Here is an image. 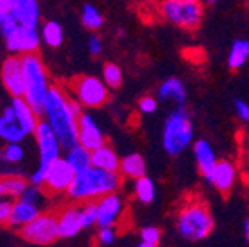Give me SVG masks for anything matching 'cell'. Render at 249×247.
<instances>
[{
  "instance_id": "b9f144b4",
  "label": "cell",
  "mask_w": 249,
  "mask_h": 247,
  "mask_svg": "<svg viewBox=\"0 0 249 247\" xmlns=\"http://www.w3.org/2000/svg\"><path fill=\"white\" fill-rule=\"evenodd\" d=\"M11 9H12V0H0V14L11 12Z\"/></svg>"
},
{
  "instance_id": "d4e9b609",
  "label": "cell",
  "mask_w": 249,
  "mask_h": 247,
  "mask_svg": "<svg viewBox=\"0 0 249 247\" xmlns=\"http://www.w3.org/2000/svg\"><path fill=\"white\" fill-rule=\"evenodd\" d=\"M249 59V40L239 38L232 43L229 52V57H227V64L232 71L241 70L242 66L248 62Z\"/></svg>"
},
{
  "instance_id": "d6a6232c",
  "label": "cell",
  "mask_w": 249,
  "mask_h": 247,
  "mask_svg": "<svg viewBox=\"0 0 249 247\" xmlns=\"http://www.w3.org/2000/svg\"><path fill=\"white\" fill-rule=\"evenodd\" d=\"M80 212H82L83 228H90V227H93V225H97V201L82 202Z\"/></svg>"
},
{
  "instance_id": "cb8c5ba5",
  "label": "cell",
  "mask_w": 249,
  "mask_h": 247,
  "mask_svg": "<svg viewBox=\"0 0 249 247\" xmlns=\"http://www.w3.org/2000/svg\"><path fill=\"white\" fill-rule=\"evenodd\" d=\"M158 93H160V99L175 101L177 104H183L187 97L185 85H183L182 80H178V78H168V80H164L163 83H161Z\"/></svg>"
},
{
  "instance_id": "f35d334b",
  "label": "cell",
  "mask_w": 249,
  "mask_h": 247,
  "mask_svg": "<svg viewBox=\"0 0 249 247\" xmlns=\"http://www.w3.org/2000/svg\"><path fill=\"white\" fill-rule=\"evenodd\" d=\"M156 107H158V102H156V99H152V97L145 95L140 99L139 109L144 112V114H152V112L156 111Z\"/></svg>"
},
{
  "instance_id": "44dd1931",
  "label": "cell",
  "mask_w": 249,
  "mask_h": 247,
  "mask_svg": "<svg viewBox=\"0 0 249 247\" xmlns=\"http://www.w3.org/2000/svg\"><path fill=\"white\" fill-rule=\"evenodd\" d=\"M194 154H196V161H197V168L201 171V175L204 178L210 176L211 170L216 164V156L211 143L208 140H197L194 143Z\"/></svg>"
},
{
  "instance_id": "9c48e42d",
  "label": "cell",
  "mask_w": 249,
  "mask_h": 247,
  "mask_svg": "<svg viewBox=\"0 0 249 247\" xmlns=\"http://www.w3.org/2000/svg\"><path fill=\"white\" fill-rule=\"evenodd\" d=\"M5 47L12 55H24V54H36L40 47V36L36 28L26 26H14L9 33L4 35Z\"/></svg>"
},
{
  "instance_id": "ee69618b",
  "label": "cell",
  "mask_w": 249,
  "mask_h": 247,
  "mask_svg": "<svg viewBox=\"0 0 249 247\" xmlns=\"http://www.w3.org/2000/svg\"><path fill=\"white\" fill-rule=\"evenodd\" d=\"M0 197H5V194H4V183H2V176H0Z\"/></svg>"
},
{
  "instance_id": "30bf717a",
  "label": "cell",
  "mask_w": 249,
  "mask_h": 247,
  "mask_svg": "<svg viewBox=\"0 0 249 247\" xmlns=\"http://www.w3.org/2000/svg\"><path fill=\"white\" fill-rule=\"evenodd\" d=\"M33 135H35V140L38 143L40 168L42 170H49L52 162L61 158V142H59L57 135H55L54 130H52L51 124L47 123V121H40Z\"/></svg>"
},
{
  "instance_id": "74e56055",
  "label": "cell",
  "mask_w": 249,
  "mask_h": 247,
  "mask_svg": "<svg viewBox=\"0 0 249 247\" xmlns=\"http://www.w3.org/2000/svg\"><path fill=\"white\" fill-rule=\"evenodd\" d=\"M14 26H18V23H16V19L12 18L11 12H4V14H0V33H2V35L9 33Z\"/></svg>"
},
{
  "instance_id": "6da1fadb",
  "label": "cell",
  "mask_w": 249,
  "mask_h": 247,
  "mask_svg": "<svg viewBox=\"0 0 249 247\" xmlns=\"http://www.w3.org/2000/svg\"><path fill=\"white\" fill-rule=\"evenodd\" d=\"M82 107L80 102L68 97L62 87L51 85L45 99L43 116L57 135L61 147L66 151L78 143V118L82 116Z\"/></svg>"
},
{
  "instance_id": "8fae6325",
  "label": "cell",
  "mask_w": 249,
  "mask_h": 247,
  "mask_svg": "<svg viewBox=\"0 0 249 247\" xmlns=\"http://www.w3.org/2000/svg\"><path fill=\"white\" fill-rule=\"evenodd\" d=\"M76 171L73 170L70 162L64 158H59L52 162L49 170H47L45 182H43V190H45L49 195H57V194L66 192L70 189L71 182H73Z\"/></svg>"
},
{
  "instance_id": "484cf974",
  "label": "cell",
  "mask_w": 249,
  "mask_h": 247,
  "mask_svg": "<svg viewBox=\"0 0 249 247\" xmlns=\"http://www.w3.org/2000/svg\"><path fill=\"white\" fill-rule=\"evenodd\" d=\"M64 159L73 166V170L76 171V173L92 166V152H90L89 149H85L83 145H80V143H76V145H73L71 149H68L66 158Z\"/></svg>"
},
{
  "instance_id": "277c9868",
  "label": "cell",
  "mask_w": 249,
  "mask_h": 247,
  "mask_svg": "<svg viewBox=\"0 0 249 247\" xmlns=\"http://www.w3.org/2000/svg\"><path fill=\"white\" fill-rule=\"evenodd\" d=\"M214 221L210 209L201 201H189L177 216V232L185 240H202L213 232Z\"/></svg>"
},
{
  "instance_id": "7c38bea8",
  "label": "cell",
  "mask_w": 249,
  "mask_h": 247,
  "mask_svg": "<svg viewBox=\"0 0 249 247\" xmlns=\"http://www.w3.org/2000/svg\"><path fill=\"white\" fill-rule=\"evenodd\" d=\"M124 212H126L124 201L116 192L107 194V195L97 199V225L99 227H118L120 221L123 220Z\"/></svg>"
},
{
  "instance_id": "5bb4252c",
  "label": "cell",
  "mask_w": 249,
  "mask_h": 247,
  "mask_svg": "<svg viewBox=\"0 0 249 247\" xmlns=\"http://www.w3.org/2000/svg\"><path fill=\"white\" fill-rule=\"evenodd\" d=\"M78 143L89 149L90 152L106 145V137L102 133L101 126L95 123L90 114H83L78 118Z\"/></svg>"
},
{
  "instance_id": "1f68e13d",
  "label": "cell",
  "mask_w": 249,
  "mask_h": 247,
  "mask_svg": "<svg viewBox=\"0 0 249 247\" xmlns=\"http://www.w3.org/2000/svg\"><path fill=\"white\" fill-rule=\"evenodd\" d=\"M47 197H49V194L43 190V187L28 185V189L24 190V194L19 197V199H24V201L31 202V204H35V206H38L40 209H43V204H45Z\"/></svg>"
},
{
  "instance_id": "f546056e",
  "label": "cell",
  "mask_w": 249,
  "mask_h": 247,
  "mask_svg": "<svg viewBox=\"0 0 249 247\" xmlns=\"http://www.w3.org/2000/svg\"><path fill=\"white\" fill-rule=\"evenodd\" d=\"M82 24L87 30H99L104 24V16L93 4H85L82 7Z\"/></svg>"
},
{
  "instance_id": "ba28073f",
  "label": "cell",
  "mask_w": 249,
  "mask_h": 247,
  "mask_svg": "<svg viewBox=\"0 0 249 247\" xmlns=\"http://www.w3.org/2000/svg\"><path fill=\"white\" fill-rule=\"evenodd\" d=\"M21 239L26 240L28 244H35V246H51L59 235V225H57V214L51 211H42L38 216L23 228L18 230Z\"/></svg>"
},
{
  "instance_id": "8992f818",
  "label": "cell",
  "mask_w": 249,
  "mask_h": 247,
  "mask_svg": "<svg viewBox=\"0 0 249 247\" xmlns=\"http://www.w3.org/2000/svg\"><path fill=\"white\" fill-rule=\"evenodd\" d=\"M160 14L173 26L192 31L201 24L204 5L202 0H161Z\"/></svg>"
},
{
  "instance_id": "e575fe53",
  "label": "cell",
  "mask_w": 249,
  "mask_h": 247,
  "mask_svg": "<svg viewBox=\"0 0 249 247\" xmlns=\"http://www.w3.org/2000/svg\"><path fill=\"white\" fill-rule=\"evenodd\" d=\"M140 239L145 244H160L161 240V230L158 227H145L140 230Z\"/></svg>"
},
{
  "instance_id": "ffe728a7",
  "label": "cell",
  "mask_w": 249,
  "mask_h": 247,
  "mask_svg": "<svg viewBox=\"0 0 249 247\" xmlns=\"http://www.w3.org/2000/svg\"><path fill=\"white\" fill-rule=\"evenodd\" d=\"M24 137H26V131L18 123L12 109L7 107L0 116V139H4L7 143H21Z\"/></svg>"
},
{
  "instance_id": "60d3db41",
  "label": "cell",
  "mask_w": 249,
  "mask_h": 247,
  "mask_svg": "<svg viewBox=\"0 0 249 247\" xmlns=\"http://www.w3.org/2000/svg\"><path fill=\"white\" fill-rule=\"evenodd\" d=\"M235 112H237V116L242 121L249 123V104H246L242 101H235Z\"/></svg>"
},
{
  "instance_id": "f1b7e54d",
  "label": "cell",
  "mask_w": 249,
  "mask_h": 247,
  "mask_svg": "<svg viewBox=\"0 0 249 247\" xmlns=\"http://www.w3.org/2000/svg\"><path fill=\"white\" fill-rule=\"evenodd\" d=\"M2 183H4V194L5 197L11 199H19L24 194V190L28 189V180H24L23 176H2Z\"/></svg>"
},
{
  "instance_id": "8d00e7d4",
  "label": "cell",
  "mask_w": 249,
  "mask_h": 247,
  "mask_svg": "<svg viewBox=\"0 0 249 247\" xmlns=\"http://www.w3.org/2000/svg\"><path fill=\"white\" fill-rule=\"evenodd\" d=\"M97 240L99 244H104V246H109L116 240V228L114 227H101L97 232Z\"/></svg>"
},
{
  "instance_id": "9a60e30c",
  "label": "cell",
  "mask_w": 249,
  "mask_h": 247,
  "mask_svg": "<svg viewBox=\"0 0 249 247\" xmlns=\"http://www.w3.org/2000/svg\"><path fill=\"white\" fill-rule=\"evenodd\" d=\"M206 182L211 183L220 194L227 195L232 190L233 183H235V166L230 161H227V159L216 161L210 176L206 178Z\"/></svg>"
},
{
  "instance_id": "2e32d148",
  "label": "cell",
  "mask_w": 249,
  "mask_h": 247,
  "mask_svg": "<svg viewBox=\"0 0 249 247\" xmlns=\"http://www.w3.org/2000/svg\"><path fill=\"white\" fill-rule=\"evenodd\" d=\"M11 14L19 26L38 28L40 24L38 0H12Z\"/></svg>"
},
{
  "instance_id": "7bdbcfd3",
  "label": "cell",
  "mask_w": 249,
  "mask_h": 247,
  "mask_svg": "<svg viewBox=\"0 0 249 247\" xmlns=\"http://www.w3.org/2000/svg\"><path fill=\"white\" fill-rule=\"evenodd\" d=\"M244 235H246V240H248V244H249V218L244 223Z\"/></svg>"
},
{
  "instance_id": "e0dca14e",
  "label": "cell",
  "mask_w": 249,
  "mask_h": 247,
  "mask_svg": "<svg viewBox=\"0 0 249 247\" xmlns=\"http://www.w3.org/2000/svg\"><path fill=\"white\" fill-rule=\"evenodd\" d=\"M57 225L61 239H71L82 232V212L80 206H66L57 212Z\"/></svg>"
},
{
  "instance_id": "7402d4cb",
  "label": "cell",
  "mask_w": 249,
  "mask_h": 247,
  "mask_svg": "<svg viewBox=\"0 0 249 247\" xmlns=\"http://www.w3.org/2000/svg\"><path fill=\"white\" fill-rule=\"evenodd\" d=\"M92 166L101 168L104 171L118 173L120 170V158L109 145H102L95 151H92Z\"/></svg>"
},
{
  "instance_id": "83f0119b",
  "label": "cell",
  "mask_w": 249,
  "mask_h": 247,
  "mask_svg": "<svg viewBox=\"0 0 249 247\" xmlns=\"http://www.w3.org/2000/svg\"><path fill=\"white\" fill-rule=\"evenodd\" d=\"M133 192H135V197L140 202L144 204H149V202L154 201L156 197V187L154 182L147 176H140L135 180V185H133Z\"/></svg>"
},
{
  "instance_id": "ab89813d",
  "label": "cell",
  "mask_w": 249,
  "mask_h": 247,
  "mask_svg": "<svg viewBox=\"0 0 249 247\" xmlns=\"http://www.w3.org/2000/svg\"><path fill=\"white\" fill-rule=\"evenodd\" d=\"M89 52L93 55V57H97V55L102 54V40L101 36L97 35H92L89 38Z\"/></svg>"
},
{
  "instance_id": "52a82bcc",
  "label": "cell",
  "mask_w": 249,
  "mask_h": 247,
  "mask_svg": "<svg viewBox=\"0 0 249 247\" xmlns=\"http://www.w3.org/2000/svg\"><path fill=\"white\" fill-rule=\"evenodd\" d=\"M70 90L73 93L74 101H78L83 107L97 109L107 104L109 90L104 81L99 80L97 76H76L71 80Z\"/></svg>"
},
{
  "instance_id": "d590c367",
  "label": "cell",
  "mask_w": 249,
  "mask_h": 247,
  "mask_svg": "<svg viewBox=\"0 0 249 247\" xmlns=\"http://www.w3.org/2000/svg\"><path fill=\"white\" fill-rule=\"evenodd\" d=\"M12 204H14V199H11V197H0V225L9 223Z\"/></svg>"
},
{
  "instance_id": "7a4b0ae2",
  "label": "cell",
  "mask_w": 249,
  "mask_h": 247,
  "mask_svg": "<svg viewBox=\"0 0 249 247\" xmlns=\"http://www.w3.org/2000/svg\"><path fill=\"white\" fill-rule=\"evenodd\" d=\"M121 187V175L113 171H104L101 168L90 166L87 170L78 171L74 175L70 189L66 190L68 197L74 202L97 201L107 194L118 192Z\"/></svg>"
},
{
  "instance_id": "bcb514c9",
  "label": "cell",
  "mask_w": 249,
  "mask_h": 247,
  "mask_svg": "<svg viewBox=\"0 0 249 247\" xmlns=\"http://www.w3.org/2000/svg\"><path fill=\"white\" fill-rule=\"evenodd\" d=\"M208 4H214V2H218V0H206Z\"/></svg>"
},
{
  "instance_id": "4316f807",
  "label": "cell",
  "mask_w": 249,
  "mask_h": 247,
  "mask_svg": "<svg viewBox=\"0 0 249 247\" xmlns=\"http://www.w3.org/2000/svg\"><path fill=\"white\" fill-rule=\"evenodd\" d=\"M42 40L52 49H57L64 42V31L57 21H45L42 26Z\"/></svg>"
},
{
  "instance_id": "5b68a950",
  "label": "cell",
  "mask_w": 249,
  "mask_h": 247,
  "mask_svg": "<svg viewBox=\"0 0 249 247\" xmlns=\"http://www.w3.org/2000/svg\"><path fill=\"white\" fill-rule=\"evenodd\" d=\"M194 137L191 114L183 104H180L164 121L163 128V147L170 156H178L191 145Z\"/></svg>"
},
{
  "instance_id": "ac0fdd59",
  "label": "cell",
  "mask_w": 249,
  "mask_h": 247,
  "mask_svg": "<svg viewBox=\"0 0 249 247\" xmlns=\"http://www.w3.org/2000/svg\"><path fill=\"white\" fill-rule=\"evenodd\" d=\"M42 209L38 206L31 204V202L24 201V199H16L14 204H12L11 209V218H9V227L19 230L24 225H28L30 221H33L36 216H38Z\"/></svg>"
},
{
  "instance_id": "3957f363",
  "label": "cell",
  "mask_w": 249,
  "mask_h": 247,
  "mask_svg": "<svg viewBox=\"0 0 249 247\" xmlns=\"http://www.w3.org/2000/svg\"><path fill=\"white\" fill-rule=\"evenodd\" d=\"M21 64H23L24 74V101L33 107V111L43 116V107H45V99L51 83H49V74L47 68L38 57V54H24L21 55Z\"/></svg>"
},
{
  "instance_id": "836d02e7",
  "label": "cell",
  "mask_w": 249,
  "mask_h": 247,
  "mask_svg": "<svg viewBox=\"0 0 249 247\" xmlns=\"http://www.w3.org/2000/svg\"><path fill=\"white\" fill-rule=\"evenodd\" d=\"M2 158L7 162H19L24 158V151L19 143H7L2 151Z\"/></svg>"
},
{
  "instance_id": "d6986e66",
  "label": "cell",
  "mask_w": 249,
  "mask_h": 247,
  "mask_svg": "<svg viewBox=\"0 0 249 247\" xmlns=\"http://www.w3.org/2000/svg\"><path fill=\"white\" fill-rule=\"evenodd\" d=\"M11 109H12V112H14L18 123L23 126L24 131H26V135L35 133L36 126H38V123H40L38 114L33 111V107L24 101L23 97H16V99H12Z\"/></svg>"
},
{
  "instance_id": "f6af8a7d",
  "label": "cell",
  "mask_w": 249,
  "mask_h": 247,
  "mask_svg": "<svg viewBox=\"0 0 249 247\" xmlns=\"http://www.w3.org/2000/svg\"><path fill=\"white\" fill-rule=\"evenodd\" d=\"M139 247H158V246H156V244H145V242H142Z\"/></svg>"
},
{
  "instance_id": "4fadbf2b",
  "label": "cell",
  "mask_w": 249,
  "mask_h": 247,
  "mask_svg": "<svg viewBox=\"0 0 249 247\" xmlns=\"http://www.w3.org/2000/svg\"><path fill=\"white\" fill-rule=\"evenodd\" d=\"M0 78L4 83L5 90L11 93L12 99L16 97H24V74L23 64H21V55H11L4 61Z\"/></svg>"
},
{
  "instance_id": "4dcf8cb0",
  "label": "cell",
  "mask_w": 249,
  "mask_h": 247,
  "mask_svg": "<svg viewBox=\"0 0 249 247\" xmlns=\"http://www.w3.org/2000/svg\"><path fill=\"white\" fill-rule=\"evenodd\" d=\"M102 81H104L107 88H120L121 81H123V71L114 62H106L102 68Z\"/></svg>"
},
{
  "instance_id": "603a6c76",
  "label": "cell",
  "mask_w": 249,
  "mask_h": 247,
  "mask_svg": "<svg viewBox=\"0 0 249 247\" xmlns=\"http://www.w3.org/2000/svg\"><path fill=\"white\" fill-rule=\"evenodd\" d=\"M118 173L121 176L133 178V180H137L140 176H145L144 158L140 154H137V152H133V154H128L126 158L120 159V170H118Z\"/></svg>"
}]
</instances>
